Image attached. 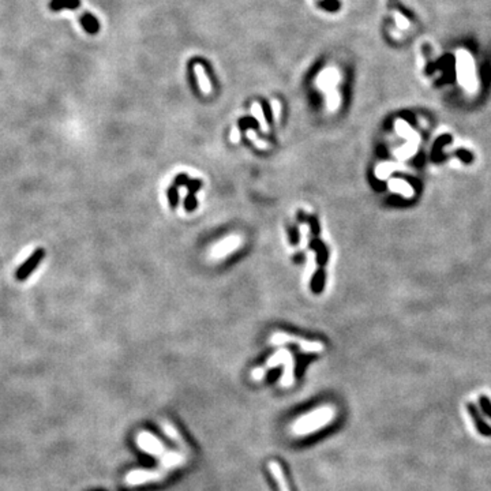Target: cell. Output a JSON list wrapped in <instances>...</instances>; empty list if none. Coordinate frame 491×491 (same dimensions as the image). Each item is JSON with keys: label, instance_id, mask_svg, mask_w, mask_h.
Segmentation results:
<instances>
[{"label": "cell", "instance_id": "2e32d148", "mask_svg": "<svg viewBox=\"0 0 491 491\" xmlns=\"http://www.w3.org/2000/svg\"><path fill=\"white\" fill-rule=\"evenodd\" d=\"M266 372H267V371H266V368H262V367H258V368H255V370L252 371L251 377H252V379H255V381H259V379L265 378Z\"/></svg>", "mask_w": 491, "mask_h": 491}, {"label": "cell", "instance_id": "52a82bcc", "mask_svg": "<svg viewBox=\"0 0 491 491\" xmlns=\"http://www.w3.org/2000/svg\"><path fill=\"white\" fill-rule=\"evenodd\" d=\"M239 243L240 242L238 238H228V239L224 240L223 243L214 246V248H213V257H216V258L224 257L225 254L235 250V248L239 246Z\"/></svg>", "mask_w": 491, "mask_h": 491}, {"label": "cell", "instance_id": "6da1fadb", "mask_svg": "<svg viewBox=\"0 0 491 491\" xmlns=\"http://www.w3.org/2000/svg\"><path fill=\"white\" fill-rule=\"evenodd\" d=\"M336 418V409L334 407H321L317 409H312L311 412L303 415L302 418H299L295 423L292 425V434L293 435H308L312 432L318 431L321 429H324L326 425L332 423Z\"/></svg>", "mask_w": 491, "mask_h": 491}, {"label": "cell", "instance_id": "5bb4252c", "mask_svg": "<svg viewBox=\"0 0 491 491\" xmlns=\"http://www.w3.org/2000/svg\"><path fill=\"white\" fill-rule=\"evenodd\" d=\"M319 6L327 11H336L337 8H340V1L339 0H322Z\"/></svg>", "mask_w": 491, "mask_h": 491}, {"label": "cell", "instance_id": "5b68a950", "mask_svg": "<svg viewBox=\"0 0 491 491\" xmlns=\"http://www.w3.org/2000/svg\"><path fill=\"white\" fill-rule=\"evenodd\" d=\"M272 344H286V343H298L303 352H321L324 349V345L318 341H306L300 340L295 336H289L286 333H276L270 339Z\"/></svg>", "mask_w": 491, "mask_h": 491}, {"label": "cell", "instance_id": "3957f363", "mask_svg": "<svg viewBox=\"0 0 491 491\" xmlns=\"http://www.w3.org/2000/svg\"><path fill=\"white\" fill-rule=\"evenodd\" d=\"M137 444L140 446L141 450H143L147 454L156 456V457L161 458L168 451L165 449V445L149 431H141L137 437Z\"/></svg>", "mask_w": 491, "mask_h": 491}, {"label": "cell", "instance_id": "7c38bea8", "mask_svg": "<svg viewBox=\"0 0 491 491\" xmlns=\"http://www.w3.org/2000/svg\"><path fill=\"white\" fill-rule=\"evenodd\" d=\"M40 257H41V252H37V255L32 257V258L27 261L26 265L23 266V267H20V272H18L20 279H25V277H26L27 274H29V272L32 270V267H34V266H36V262L39 261V258H40Z\"/></svg>", "mask_w": 491, "mask_h": 491}, {"label": "cell", "instance_id": "9c48e42d", "mask_svg": "<svg viewBox=\"0 0 491 491\" xmlns=\"http://www.w3.org/2000/svg\"><path fill=\"white\" fill-rule=\"evenodd\" d=\"M163 430H164V432H165L169 438L172 439L173 442H176V444L179 445L182 449H186L187 448L186 442L183 441L182 435H180L179 431H178V429H176L172 423H169V422H166V420L165 422H163Z\"/></svg>", "mask_w": 491, "mask_h": 491}, {"label": "cell", "instance_id": "ba28073f", "mask_svg": "<svg viewBox=\"0 0 491 491\" xmlns=\"http://www.w3.org/2000/svg\"><path fill=\"white\" fill-rule=\"evenodd\" d=\"M81 25L89 34H97L100 30V23L97 18L90 13H85L81 17Z\"/></svg>", "mask_w": 491, "mask_h": 491}, {"label": "cell", "instance_id": "e0dca14e", "mask_svg": "<svg viewBox=\"0 0 491 491\" xmlns=\"http://www.w3.org/2000/svg\"><path fill=\"white\" fill-rule=\"evenodd\" d=\"M272 106H274V116H276V119H279V116H280L279 101H272Z\"/></svg>", "mask_w": 491, "mask_h": 491}, {"label": "cell", "instance_id": "4fadbf2b", "mask_svg": "<svg viewBox=\"0 0 491 491\" xmlns=\"http://www.w3.org/2000/svg\"><path fill=\"white\" fill-rule=\"evenodd\" d=\"M252 113L258 118V120H259V124H261V128L264 130V131H267V123H266V120H265V115H264V112L261 111V106H259V104H254L252 105Z\"/></svg>", "mask_w": 491, "mask_h": 491}, {"label": "cell", "instance_id": "30bf717a", "mask_svg": "<svg viewBox=\"0 0 491 491\" xmlns=\"http://www.w3.org/2000/svg\"><path fill=\"white\" fill-rule=\"evenodd\" d=\"M81 6V0H51L49 8L52 11H60L63 8L67 10H75Z\"/></svg>", "mask_w": 491, "mask_h": 491}, {"label": "cell", "instance_id": "277c9868", "mask_svg": "<svg viewBox=\"0 0 491 491\" xmlns=\"http://www.w3.org/2000/svg\"><path fill=\"white\" fill-rule=\"evenodd\" d=\"M168 475V472L164 470H156V471H150V470H135V471L127 473L126 483L128 486H140L145 485V483H150V482H157L164 479Z\"/></svg>", "mask_w": 491, "mask_h": 491}, {"label": "cell", "instance_id": "7a4b0ae2", "mask_svg": "<svg viewBox=\"0 0 491 491\" xmlns=\"http://www.w3.org/2000/svg\"><path fill=\"white\" fill-rule=\"evenodd\" d=\"M266 365L269 368L277 367L279 365L284 366V372H283V377H281V385L284 388L292 386L293 381H295V377H293V359L292 355L286 349H280V351L276 352L273 356L267 359Z\"/></svg>", "mask_w": 491, "mask_h": 491}, {"label": "cell", "instance_id": "8992f818", "mask_svg": "<svg viewBox=\"0 0 491 491\" xmlns=\"http://www.w3.org/2000/svg\"><path fill=\"white\" fill-rule=\"evenodd\" d=\"M267 467H269V471H270V473L273 475V478L276 479V483H277V486H279V490L280 491H291L289 490V486H288V482H286V473H284L283 467H281V465H280L279 463L276 461V460L269 461Z\"/></svg>", "mask_w": 491, "mask_h": 491}, {"label": "cell", "instance_id": "ac0fdd59", "mask_svg": "<svg viewBox=\"0 0 491 491\" xmlns=\"http://www.w3.org/2000/svg\"><path fill=\"white\" fill-rule=\"evenodd\" d=\"M231 140H232V142H238V141L240 140V134H239V131H238V128H233L232 130V134H231Z\"/></svg>", "mask_w": 491, "mask_h": 491}, {"label": "cell", "instance_id": "9a60e30c", "mask_svg": "<svg viewBox=\"0 0 491 491\" xmlns=\"http://www.w3.org/2000/svg\"><path fill=\"white\" fill-rule=\"evenodd\" d=\"M247 137H248L250 140L254 141V143H255L258 147H261V149H267V147H269L267 143H265L264 141H259L258 138H257V135H255V133H254L252 130H250V131L247 133Z\"/></svg>", "mask_w": 491, "mask_h": 491}, {"label": "cell", "instance_id": "8fae6325", "mask_svg": "<svg viewBox=\"0 0 491 491\" xmlns=\"http://www.w3.org/2000/svg\"><path fill=\"white\" fill-rule=\"evenodd\" d=\"M194 70H195V74H197V77H198L199 86L202 89V92H204V93H210V82H209V80L206 78L205 73H204V70H202V66H201V64H197V66L194 67Z\"/></svg>", "mask_w": 491, "mask_h": 491}]
</instances>
